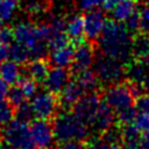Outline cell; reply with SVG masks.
Here are the masks:
<instances>
[{
  "instance_id": "cell-2",
  "label": "cell",
  "mask_w": 149,
  "mask_h": 149,
  "mask_svg": "<svg viewBox=\"0 0 149 149\" xmlns=\"http://www.w3.org/2000/svg\"><path fill=\"white\" fill-rule=\"evenodd\" d=\"M52 130L55 139L62 143L70 141H83L88 135L86 125L73 113L69 112H62L56 115L52 122Z\"/></svg>"
},
{
  "instance_id": "cell-51",
  "label": "cell",
  "mask_w": 149,
  "mask_h": 149,
  "mask_svg": "<svg viewBox=\"0 0 149 149\" xmlns=\"http://www.w3.org/2000/svg\"><path fill=\"white\" fill-rule=\"evenodd\" d=\"M1 27H2V21L0 20V28H1Z\"/></svg>"
},
{
  "instance_id": "cell-4",
  "label": "cell",
  "mask_w": 149,
  "mask_h": 149,
  "mask_svg": "<svg viewBox=\"0 0 149 149\" xmlns=\"http://www.w3.org/2000/svg\"><path fill=\"white\" fill-rule=\"evenodd\" d=\"M3 137L7 144L14 149H36L30 127L27 122H22L16 119L12 120L5 126Z\"/></svg>"
},
{
  "instance_id": "cell-36",
  "label": "cell",
  "mask_w": 149,
  "mask_h": 149,
  "mask_svg": "<svg viewBox=\"0 0 149 149\" xmlns=\"http://www.w3.org/2000/svg\"><path fill=\"white\" fill-rule=\"evenodd\" d=\"M133 125L140 130V132H147L149 130V115L139 113L135 115V119L133 121Z\"/></svg>"
},
{
  "instance_id": "cell-37",
  "label": "cell",
  "mask_w": 149,
  "mask_h": 149,
  "mask_svg": "<svg viewBox=\"0 0 149 149\" xmlns=\"http://www.w3.org/2000/svg\"><path fill=\"white\" fill-rule=\"evenodd\" d=\"M77 7L83 12L97 9L101 5V0H76Z\"/></svg>"
},
{
  "instance_id": "cell-6",
  "label": "cell",
  "mask_w": 149,
  "mask_h": 149,
  "mask_svg": "<svg viewBox=\"0 0 149 149\" xmlns=\"http://www.w3.org/2000/svg\"><path fill=\"white\" fill-rule=\"evenodd\" d=\"M13 38L16 43L30 50L36 44L44 42L38 33L37 26L31 21H20L13 28Z\"/></svg>"
},
{
  "instance_id": "cell-52",
  "label": "cell",
  "mask_w": 149,
  "mask_h": 149,
  "mask_svg": "<svg viewBox=\"0 0 149 149\" xmlns=\"http://www.w3.org/2000/svg\"><path fill=\"white\" fill-rule=\"evenodd\" d=\"M144 1H146V3H147V5H149V0H144Z\"/></svg>"
},
{
  "instance_id": "cell-24",
  "label": "cell",
  "mask_w": 149,
  "mask_h": 149,
  "mask_svg": "<svg viewBox=\"0 0 149 149\" xmlns=\"http://www.w3.org/2000/svg\"><path fill=\"white\" fill-rule=\"evenodd\" d=\"M17 8V0H0V20L8 22Z\"/></svg>"
},
{
  "instance_id": "cell-26",
  "label": "cell",
  "mask_w": 149,
  "mask_h": 149,
  "mask_svg": "<svg viewBox=\"0 0 149 149\" xmlns=\"http://www.w3.org/2000/svg\"><path fill=\"white\" fill-rule=\"evenodd\" d=\"M14 116H15L16 120L28 123L35 115H34L31 105L24 101V102H22L21 105L16 106V109L14 111Z\"/></svg>"
},
{
  "instance_id": "cell-40",
  "label": "cell",
  "mask_w": 149,
  "mask_h": 149,
  "mask_svg": "<svg viewBox=\"0 0 149 149\" xmlns=\"http://www.w3.org/2000/svg\"><path fill=\"white\" fill-rule=\"evenodd\" d=\"M13 31L9 28H0V43L3 45H9L13 42Z\"/></svg>"
},
{
  "instance_id": "cell-27",
  "label": "cell",
  "mask_w": 149,
  "mask_h": 149,
  "mask_svg": "<svg viewBox=\"0 0 149 149\" xmlns=\"http://www.w3.org/2000/svg\"><path fill=\"white\" fill-rule=\"evenodd\" d=\"M48 48L51 50L65 47L69 44V37L66 35L65 31H61V33H51L50 37L47 41Z\"/></svg>"
},
{
  "instance_id": "cell-39",
  "label": "cell",
  "mask_w": 149,
  "mask_h": 149,
  "mask_svg": "<svg viewBox=\"0 0 149 149\" xmlns=\"http://www.w3.org/2000/svg\"><path fill=\"white\" fill-rule=\"evenodd\" d=\"M121 139V133H119L116 129H113L112 127L107 130L104 132L102 135V140L105 142H107L108 144H113L115 142H119V140Z\"/></svg>"
},
{
  "instance_id": "cell-30",
  "label": "cell",
  "mask_w": 149,
  "mask_h": 149,
  "mask_svg": "<svg viewBox=\"0 0 149 149\" xmlns=\"http://www.w3.org/2000/svg\"><path fill=\"white\" fill-rule=\"evenodd\" d=\"M23 8L30 16H37L44 12L45 5L42 0H26Z\"/></svg>"
},
{
  "instance_id": "cell-48",
  "label": "cell",
  "mask_w": 149,
  "mask_h": 149,
  "mask_svg": "<svg viewBox=\"0 0 149 149\" xmlns=\"http://www.w3.org/2000/svg\"><path fill=\"white\" fill-rule=\"evenodd\" d=\"M109 149H127V148H126V146L123 143L115 142L113 144H109Z\"/></svg>"
},
{
  "instance_id": "cell-45",
  "label": "cell",
  "mask_w": 149,
  "mask_h": 149,
  "mask_svg": "<svg viewBox=\"0 0 149 149\" xmlns=\"http://www.w3.org/2000/svg\"><path fill=\"white\" fill-rule=\"evenodd\" d=\"M119 1H121V0H101V6H102L105 9L111 10Z\"/></svg>"
},
{
  "instance_id": "cell-5",
  "label": "cell",
  "mask_w": 149,
  "mask_h": 149,
  "mask_svg": "<svg viewBox=\"0 0 149 149\" xmlns=\"http://www.w3.org/2000/svg\"><path fill=\"white\" fill-rule=\"evenodd\" d=\"M104 98H105V104H107L114 112H119L123 108L133 106V101H134V97L132 94L130 87L121 83L111 85L106 90Z\"/></svg>"
},
{
  "instance_id": "cell-17",
  "label": "cell",
  "mask_w": 149,
  "mask_h": 149,
  "mask_svg": "<svg viewBox=\"0 0 149 149\" xmlns=\"http://www.w3.org/2000/svg\"><path fill=\"white\" fill-rule=\"evenodd\" d=\"M0 77L8 84L19 83L21 78V69L19 64L12 59L0 63Z\"/></svg>"
},
{
  "instance_id": "cell-3",
  "label": "cell",
  "mask_w": 149,
  "mask_h": 149,
  "mask_svg": "<svg viewBox=\"0 0 149 149\" xmlns=\"http://www.w3.org/2000/svg\"><path fill=\"white\" fill-rule=\"evenodd\" d=\"M92 65L98 80L104 84H118L126 76V69L122 62L107 57L105 55H101L97 58L94 57Z\"/></svg>"
},
{
  "instance_id": "cell-14",
  "label": "cell",
  "mask_w": 149,
  "mask_h": 149,
  "mask_svg": "<svg viewBox=\"0 0 149 149\" xmlns=\"http://www.w3.org/2000/svg\"><path fill=\"white\" fill-rule=\"evenodd\" d=\"M59 93H61V102L65 107H71L84 94V90L80 87V85L76 80H72V81L69 80Z\"/></svg>"
},
{
  "instance_id": "cell-41",
  "label": "cell",
  "mask_w": 149,
  "mask_h": 149,
  "mask_svg": "<svg viewBox=\"0 0 149 149\" xmlns=\"http://www.w3.org/2000/svg\"><path fill=\"white\" fill-rule=\"evenodd\" d=\"M86 149H109V144L107 142H105L102 140V137L100 139H93L90 144H88V148Z\"/></svg>"
},
{
  "instance_id": "cell-46",
  "label": "cell",
  "mask_w": 149,
  "mask_h": 149,
  "mask_svg": "<svg viewBox=\"0 0 149 149\" xmlns=\"http://www.w3.org/2000/svg\"><path fill=\"white\" fill-rule=\"evenodd\" d=\"M8 57V48L0 43V63Z\"/></svg>"
},
{
  "instance_id": "cell-50",
  "label": "cell",
  "mask_w": 149,
  "mask_h": 149,
  "mask_svg": "<svg viewBox=\"0 0 149 149\" xmlns=\"http://www.w3.org/2000/svg\"><path fill=\"white\" fill-rule=\"evenodd\" d=\"M0 149H14V148L10 147L9 144H5V146H0Z\"/></svg>"
},
{
  "instance_id": "cell-7",
  "label": "cell",
  "mask_w": 149,
  "mask_h": 149,
  "mask_svg": "<svg viewBox=\"0 0 149 149\" xmlns=\"http://www.w3.org/2000/svg\"><path fill=\"white\" fill-rule=\"evenodd\" d=\"M100 104V98L97 93L90 92L87 94H83L80 99L72 106L73 114L85 125H91Z\"/></svg>"
},
{
  "instance_id": "cell-10",
  "label": "cell",
  "mask_w": 149,
  "mask_h": 149,
  "mask_svg": "<svg viewBox=\"0 0 149 149\" xmlns=\"http://www.w3.org/2000/svg\"><path fill=\"white\" fill-rule=\"evenodd\" d=\"M107 20L102 10L92 9L84 16V35L88 40H97L104 30Z\"/></svg>"
},
{
  "instance_id": "cell-44",
  "label": "cell",
  "mask_w": 149,
  "mask_h": 149,
  "mask_svg": "<svg viewBox=\"0 0 149 149\" xmlns=\"http://www.w3.org/2000/svg\"><path fill=\"white\" fill-rule=\"evenodd\" d=\"M140 146L141 149H149V130L143 132L140 139Z\"/></svg>"
},
{
  "instance_id": "cell-28",
  "label": "cell",
  "mask_w": 149,
  "mask_h": 149,
  "mask_svg": "<svg viewBox=\"0 0 149 149\" xmlns=\"http://www.w3.org/2000/svg\"><path fill=\"white\" fill-rule=\"evenodd\" d=\"M19 87L26 95V98H33L37 93V81L34 80L30 77L20 78L19 80Z\"/></svg>"
},
{
  "instance_id": "cell-31",
  "label": "cell",
  "mask_w": 149,
  "mask_h": 149,
  "mask_svg": "<svg viewBox=\"0 0 149 149\" xmlns=\"http://www.w3.org/2000/svg\"><path fill=\"white\" fill-rule=\"evenodd\" d=\"M7 98H8L9 104L14 107H16V106H19L26 101V95L23 94V92L21 91V88L19 86H14V87L9 88Z\"/></svg>"
},
{
  "instance_id": "cell-19",
  "label": "cell",
  "mask_w": 149,
  "mask_h": 149,
  "mask_svg": "<svg viewBox=\"0 0 149 149\" xmlns=\"http://www.w3.org/2000/svg\"><path fill=\"white\" fill-rule=\"evenodd\" d=\"M111 10H112V15L115 21L125 22L136 10V1L135 0H121Z\"/></svg>"
},
{
  "instance_id": "cell-23",
  "label": "cell",
  "mask_w": 149,
  "mask_h": 149,
  "mask_svg": "<svg viewBox=\"0 0 149 149\" xmlns=\"http://www.w3.org/2000/svg\"><path fill=\"white\" fill-rule=\"evenodd\" d=\"M8 57L9 59L16 62L17 64H22V63H26L27 61L30 59L29 57V52H28V49H26L24 47H22L21 44L19 43H10L9 44V48H8Z\"/></svg>"
},
{
  "instance_id": "cell-20",
  "label": "cell",
  "mask_w": 149,
  "mask_h": 149,
  "mask_svg": "<svg viewBox=\"0 0 149 149\" xmlns=\"http://www.w3.org/2000/svg\"><path fill=\"white\" fill-rule=\"evenodd\" d=\"M76 81L80 85L84 91L93 92L98 87V78L93 70L85 69L76 72Z\"/></svg>"
},
{
  "instance_id": "cell-29",
  "label": "cell",
  "mask_w": 149,
  "mask_h": 149,
  "mask_svg": "<svg viewBox=\"0 0 149 149\" xmlns=\"http://www.w3.org/2000/svg\"><path fill=\"white\" fill-rule=\"evenodd\" d=\"M14 118V109L13 106L9 104L8 100L1 99L0 100V126L8 125Z\"/></svg>"
},
{
  "instance_id": "cell-13",
  "label": "cell",
  "mask_w": 149,
  "mask_h": 149,
  "mask_svg": "<svg viewBox=\"0 0 149 149\" xmlns=\"http://www.w3.org/2000/svg\"><path fill=\"white\" fill-rule=\"evenodd\" d=\"M114 120H115L114 111L107 104H100L91 125L93 126V128L95 130L105 132L113 126Z\"/></svg>"
},
{
  "instance_id": "cell-33",
  "label": "cell",
  "mask_w": 149,
  "mask_h": 149,
  "mask_svg": "<svg viewBox=\"0 0 149 149\" xmlns=\"http://www.w3.org/2000/svg\"><path fill=\"white\" fill-rule=\"evenodd\" d=\"M139 20H140V30L149 36V5L142 7L139 12Z\"/></svg>"
},
{
  "instance_id": "cell-21",
  "label": "cell",
  "mask_w": 149,
  "mask_h": 149,
  "mask_svg": "<svg viewBox=\"0 0 149 149\" xmlns=\"http://www.w3.org/2000/svg\"><path fill=\"white\" fill-rule=\"evenodd\" d=\"M49 65L43 58L33 59L27 66V73L36 81H43L49 72Z\"/></svg>"
},
{
  "instance_id": "cell-43",
  "label": "cell",
  "mask_w": 149,
  "mask_h": 149,
  "mask_svg": "<svg viewBox=\"0 0 149 149\" xmlns=\"http://www.w3.org/2000/svg\"><path fill=\"white\" fill-rule=\"evenodd\" d=\"M8 91H9V84L6 83V81L0 77V100L7 98Z\"/></svg>"
},
{
  "instance_id": "cell-49",
  "label": "cell",
  "mask_w": 149,
  "mask_h": 149,
  "mask_svg": "<svg viewBox=\"0 0 149 149\" xmlns=\"http://www.w3.org/2000/svg\"><path fill=\"white\" fill-rule=\"evenodd\" d=\"M140 61H142V62H143V63H144V64H146V65L149 68V49H148V51L144 54V56H143V57H142Z\"/></svg>"
},
{
  "instance_id": "cell-35",
  "label": "cell",
  "mask_w": 149,
  "mask_h": 149,
  "mask_svg": "<svg viewBox=\"0 0 149 149\" xmlns=\"http://www.w3.org/2000/svg\"><path fill=\"white\" fill-rule=\"evenodd\" d=\"M48 24L50 26L52 33H61V31H65L66 20L64 17H62L61 15H55V16L50 17Z\"/></svg>"
},
{
  "instance_id": "cell-12",
  "label": "cell",
  "mask_w": 149,
  "mask_h": 149,
  "mask_svg": "<svg viewBox=\"0 0 149 149\" xmlns=\"http://www.w3.org/2000/svg\"><path fill=\"white\" fill-rule=\"evenodd\" d=\"M69 78H70V74L65 68L55 66L51 70H49L43 83H44L47 91L55 94V93H59L62 91V88L69 81Z\"/></svg>"
},
{
  "instance_id": "cell-32",
  "label": "cell",
  "mask_w": 149,
  "mask_h": 149,
  "mask_svg": "<svg viewBox=\"0 0 149 149\" xmlns=\"http://www.w3.org/2000/svg\"><path fill=\"white\" fill-rule=\"evenodd\" d=\"M116 115H118V120L120 123L129 125V123H133V121L135 119L136 109H135V107L130 106V107H127V108H123V109L116 112Z\"/></svg>"
},
{
  "instance_id": "cell-16",
  "label": "cell",
  "mask_w": 149,
  "mask_h": 149,
  "mask_svg": "<svg viewBox=\"0 0 149 149\" xmlns=\"http://www.w3.org/2000/svg\"><path fill=\"white\" fill-rule=\"evenodd\" d=\"M50 61L55 66H61V68L70 66L73 61V48L68 44L65 47L52 50L50 54Z\"/></svg>"
},
{
  "instance_id": "cell-34",
  "label": "cell",
  "mask_w": 149,
  "mask_h": 149,
  "mask_svg": "<svg viewBox=\"0 0 149 149\" xmlns=\"http://www.w3.org/2000/svg\"><path fill=\"white\" fill-rule=\"evenodd\" d=\"M135 109L139 113L149 115V93L140 94L135 100Z\"/></svg>"
},
{
  "instance_id": "cell-1",
  "label": "cell",
  "mask_w": 149,
  "mask_h": 149,
  "mask_svg": "<svg viewBox=\"0 0 149 149\" xmlns=\"http://www.w3.org/2000/svg\"><path fill=\"white\" fill-rule=\"evenodd\" d=\"M97 40L101 54L107 57L126 62L133 55V37L121 22L107 21Z\"/></svg>"
},
{
  "instance_id": "cell-8",
  "label": "cell",
  "mask_w": 149,
  "mask_h": 149,
  "mask_svg": "<svg viewBox=\"0 0 149 149\" xmlns=\"http://www.w3.org/2000/svg\"><path fill=\"white\" fill-rule=\"evenodd\" d=\"M30 105H31L34 115L37 119L48 120L52 118L57 111V99L54 95V93L49 91L37 92L31 98Z\"/></svg>"
},
{
  "instance_id": "cell-18",
  "label": "cell",
  "mask_w": 149,
  "mask_h": 149,
  "mask_svg": "<svg viewBox=\"0 0 149 149\" xmlns=\"http://www.w3.org/2000/svg\"><path fill=\"white\" fill-rule=\"evenodd\" d=\"M141 132L133 125H123V128L121 130V140L127 149H141L140 146V139H141Z\"/></svg>"
},
{
  "instance_id": "cell-25",
  "label": "cell",
  "mask_w": 149,
  "mask_h": 149,
  "mask_svg": "<svg viewBox=\"0 0 149 149\" xmlns=\"http://www.w3.org/2000/svg\"><path fill=\"white\" fill-rule=\"evenodd\" d=\"M149 49V36L142 35L133 40V55L141 59Z\"/></svg>"
},
{
  "instance_id": "cell-42",
  "label": "cell",
  "mask_w": 149,
  "mask_h": 149,
  "mask_svg": "<svg viewBox=\"0 0 149 149\" xmlns=\"http://www.w3.org/2000/svg\"><path fill=\"white\" fill-rule=\"evenodd\" d=\"M61 149H86L84 144L80 143V141H70L63 143Z\"/></svg>"
},
{
  "instance_id": "cell-9",
  "label": "cell",
  "mask_w": 149,
  "mask_h": 149,
  "mask_svg": "<svg viewBox=\"0 0 149 149\" xmlns=\"http://www.w3.org/2000/svg\"><path fill=\"white\" fill-rule=\"evenodd\" d=\"M30 132L36 144V148L40 149H49L54 143V130L52 126L48 122V120L38 119L31 122Z\"/></svg>"
},
{
  "instance_id": "cell-11",
  "label": "cell",
  "mask_w": 149,
  "mask_h": 149,
  "mask_svg": "<svg viewBox=\"0 0 149 149\" xmlns=\"http://www.w3.org/2000/svg\"><path fill=\"white\" fill-rule=\"evenodd\" d=\"M94 61V51L91 44L79 42V44L73 49V71H80L91 68Z\"/></svg>"
},
{
  "instance_id": "cell-22",
  "label": "cell",
  "mask_w": 149,
  "mask_h": 149,
  "mask_svg": "<svg viewBox=\"0 0 149 149\" xmlns=\"http://www.w3.org/2000/svg\"><path fill=\"white\" fill-rule=\"evenodd\" d=\"M149 68L142 62V61H135L132 62L127 68H126V76L133 84H140L142 83L143 78L148 73Z\"/></svg>"
},
{
  "instance_id": "cell-47",
  "label": "cell",
  "mask_w": 149,
  "mask_h": 149,
  "mask_svg": "<svg viewBox=\"0 0 149 149\" xmlns=\"http://www.w3.org/2000/svg\"><path fill=\"white\" fill-rule=\"evenodd\" d=\"M141 87H142V90L146 91V93H149V71L146 74V77L143 78V80L141 83Z\"/></svg>"
},
{
  "instance_id": "cell-15",
  "label": "cell",
  "mask_w": 149,
  "mask_h": 149,
  "mask_svg": "<svg viewBox=\"0 0 149 149\" xmlns=\"http://www.w3.org/2000/svg\"><path fill=\"white\" fill-rule=\"evenodd\" d=\"M65 33L68 37L74 42H81L84 35V17L79 14L71 15V17L66 20Z\"/></svg>"
},
{
  "instance_id": "cell-38",
  "label": "cell",
  "mask_w": 149,
  "mask_h": 149,
  "mask_svg": "<svg viewBox=\"0 0 149 149\" xmlns=\"http://www.w3.org/2000/svg\"><path fill=\"white\" fill-rule=\"evenodd\" d=\"M125 27L129 31H136L140 29V20H139V12L135 10L125 22Z\"/></svg>"
}]
</instances>
